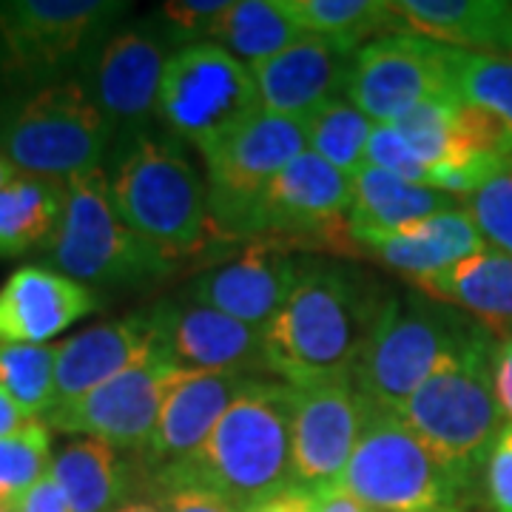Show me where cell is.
<instances>
[{
	"instance_id": "obj_1",
	"label": "cell",
	"mask_w": 512,
	"mask_h": 512,
	"mask_svg": "<svg viewBox=\"0 0 512 512\" xmlns=\"http://www.w3.org/2000/svg\"><path fill=\"white\" fill-rule=\"evenodd\" d=\"M390 293L342 262L313 256L299 288L265 328V365L291 387L353 382Z\"/></svg>"
},
{
	"instance_id": "obj_2",
	"label": "cell",
	"mask_w": 512,
	"mask_h": 512,
	"mask_svg": "<svg viewBox=\"0 0 512 512\" xmlns=\"http://www.w3.org/2000/svg\"><path fill=\"white\" fill-rule=\"evenodd\" d=\"M293 416L296 387L248 382L202 447L157 470L160 490L200 487L242 512L293 490Z\"/></svg>"
},
{
	"instance_id": "obj_3",
	"label": "cell",
	"mask_w": 512,
	"mask_h": 512,
	"mask_svg": "<svg viewBox=\"0 0 512 512\" xmlns=\"http://www.w3.org/2000/svg\"><path fill=\"white\" fill-rule=\"evenodd\" d=\"M109 185L120 220L168 262L177 265L222 242L211 220L208 185L177 143L140 134L128 143Z\"/></svg>"
},
{
	"instance_id": "obj_4",
	"label": "cell",
	"mask_w": 512,
	"mask_h": 512,
	"mask_svg": "<svg viewBox=\"0 0 512 512\" xmlns=\"http://www.w3.org/2000/svg\"><path fill=\"white\" fill-rule=\"evenodd\" d=\"M495 353V336L481 328L399 410L404 424L464 481H473L487 464L504 427L495 396Z\"/></svg>"
},
{
	"instance_id": "obj_5",
	"label": "cell",
	"mask_w": 512,
	"mask_h": 512,
	"mask_svg": "<svg viewBox=\"0 0 512 512\" xmlns=\"http://www.w3.org/2000/svg\"><path fill=\"white\" fill-rule=\"evenodd\" d=\"M473 316L424 293H390L353 384L373 410L399 413L407 399L478 330Z\"/></svg>"
},
{
	"instance_id": "obj_6",
	"label": "cell",
	"mask_w": 512,
	"mask_h": 512,
	"mask_svg": "<svg viewBox=\"0 0 512 512\" xmlns=\"http://www.w3.org/2000/svg\"><path fill=\"white\" fill-rule=\"evenodd\" d=\"M46 248L52 271L86 288L137 291L174 271V262L120 220L103 168L66 180V211Z\"/></svg>"
},
{
	"instance_id": "obj_7",
	"label": "cell",
	"mask_w": 512,
	"mask_h": 512,
	"mask_svg": "<svg viewBox=\"0 0 512 512\" xmlns=\"http://www.w3.org/2000/svg\"><path fill=\"white\" fill-rule=\"evenodd\" d=\"M111 137L109 120L77 80L0 100V154L18 174L72 180L100 168Z\"/></svg>"
},
{
	"instance_id": "obj_8",
	"label": "cell",
	"mask_w": 512,
	"mask_h": 512,
	"mask_svg": "<svg viewBox=\"0 0 512 512\" xmlns=\"http://www.w3.org/2000/svg\"><path fill=\"white\" fill-rule=\"evenodd\" d=\"M367 512H461L470 481L450 470L399 413L373 410L339 484Z\"/></svg>"
},
{
	"instance_id": "obj_9",
	"label": "cell",
	"mask_w": 512,
	"mask_h": 512,
	"mask_svg": "<svg viewBox=\"0 0 512 512\" xmlns=\"http://www.w3.org/2000/svg\"><path fill=\"white\" fill-rule=\"evenodd\" d=\"M262 111L251 66L211 40L191 43L168 57L157 100V120L202 157L237 134Z\"/></svg>"
},
{
	"instance_id": "obj_10",
	"label": "cell",
	"mask_w": 512,
	"mask_h": 512,
	"mask_svg": "<svg viewBox=\"0 0 512 512\" xmlns=\"http://www.w3.org/2000/svg\"><path fill=\"white\" fill-rule=\"evenodd\" d=\"M126 9L114 0L0 3V86L35 92L60 83Z\"/></svg>"
},
{
	"instance_id": "obj_11",
	"label": "cell",
	"mask_w": 512,
	"mask_h": 512,
	"mask_svg": "<svg viewBox=\"0 0 512 512\" xmlns=\"http://www.w3.org/2000/svg\"><path fill=\"white\" fill-rule=\"evenodd\" d=\"M302 151H308L302 123L262 109L205 157L208 205L222 242L259 239L262 200Z\"/></svg>"
},
{
	"instance_id": "obj_12",
	"label": "cell",
	"mask_w": 512,
	"mask_h": 512,
	"mask_svg": "<svg viewBox=\"0 0 512 512\" xmlns=\"http://www.w3.org/2000/svg\"><path fill=\"white\" fill-rule=\"evenodd\" d=\"M353 177L313 151H302L276 177L259 217V237H274L296 251L319 248L339 259H362L350 234Z\"/></svg>"
},
{
	"instance_id": "obj_13",
	"label": "cell",
	"mask_w": 512,
	"mask_h": 512,
	"mask_svg": "<svg viewBox=\"0 0 512 512\" xmlns=\"http://www.w3.org/2000/svg\"><path fill=\"white\" fill-rule=\"evenodd\" d=\"M348 100L376 126H393L427 100H456L447 77V46L419 35L367 40L353 55Z\"/></svg>"
},
{
	"instance_id": "obj_14",
	"label": "cell",
	"mask_w": 512,
	"mask_h": 512,
	"mask_svg": "<svg viewBox=\"0 0 512 512\" xmlns=\"http://www.w3.org/2000/svg\"><path fill=\"white\" fill-rule=\"evenodd\" d=\"M177 373L180 370L165 359L163 350H157L120 376L94 387L92 393L55 407L43 421L60 433L103 439L117 450L146 453Z\"/></svg>"
},
{
	"instance_id": "obj_15",
	"label": "cell",
	"mask_w": 512,
	"mask_h": 512,
	"mask_svg": "<svg viewBox=\"0 0 512 512\" xmlns=\"http://www.w3.org/2000/svg\"><path fill=\"white\" fill-rule=\"evenodd\" d=\"M311 262L313 256L282 239H251L237 256L194 276L185 299L265 330L299 288Z\"/></svg>"
},
{
	"instance_id": "obj_16",
	"label": "cell",
	"mask_w": 512,
	"mask_h": 512,
	"mask_svg": "<svg viewBox=\"0 0 512 512\" xmlns=\"http://www.w3.org/2000/svg\"><path fill=\"white\" fill-rule=\"evenodd\" d=\"M370 416L373 404L353 382L296 387L293 490L311 498L336 490Z\"/></svg>"
},
{
	"instance_id": "obj_17",
	"label": "cell",
	"mask_w": 512,
	"mask_h": 512,
	"mask_svg": "<svg viewBox=\"0 0 512 512\" xmlns=\"http://www.w3.org/2000/svg\"><path fill=\"white\" fill-rule=\"evenodd\" d=\"M154 316L157 342L165 359L177 370L211 373H268L265 330L251 328L228 313L194 302H157L148 308Z\"/></svg>"
},
{
	"instance_id": "obj_18",
	"label": "cell",
	"mask_w": 512,
	"mask_h": 512,
	"mask_svg": "<svg viewBox=\"0 0 512 512\" xmlns=\"http://www.w3.org/2000/svg\"><path fill=\"white\" fill-rule=\"evenodd\" d=\"M165 63L160 37L146 29H123L103 43L94 63L92 97L114 134L120 131L134 143L140 128L157 117Z\"/></svg>"
},
{
	"instance_id": "obj_19",
	"label": "cell",
	"mask_w": 512,
	"mask_h": 512,
	"mask_svg": "<svg viewBox=\"0 0 512 512\" xmlns=\"http://www.w3.org/2000/svg\"><path fill=\"white\" fill-rule=\"evenodd\" d=\"M356 52L359 49L325 37L305 35L285 52L254 63L251 74L259 89L262 109L302 123L319 106L336 97H348Z\"/></svg>"
},
{
	"instance_id": "obj_20",
	"label": "cell",
	"mask_w": 512,
	"mask_h": 512,
	"mask_svg": "<svg viewBox=\"0 0 512 512\" xmlns=\"http://www.w3.org/2000/svg\"><path fill=\"white\" fill-rule=\"evenodd\" d=\"M92 288L43 265H23L0 288V345H46L92 316Z\"/></svg>"
},
{
	"instance_id": "obj_21",
	"label": "cell",
	"mask_w": 512,
	"mask_h": 512,
	"mask_svg": "<svg viewBox=\"0 0 512 512\" xmlns=\"http://www.w3.org/2000/svg\"><path fill=\"white\" fill-rule=\"evenodd\" d=\"M160 350L151 311L100 322L57 345V404H69Z\"/></svg>"
},
{
	"instance_id": "obj_22",
	"label": "cell",
	"mask_w": 512,
	"mask_h": 512,
	"mask_svg": "<svg viewBox=\"0 0 512 512\" xmlns=\"http://www.w3.org/2000/svg\"><path fill=\"white\" fill-rule=\"evenodd\" d=\"M259 376L251 373H211V370H180L165 396L163 413L146 456L154 464H171L191 456L214 433L225 410L234 404L242 387Z\"/></svg>"
},
{
	"instance_id": "obj_23",
	"label": "cell",
	"mask_w": 512,
	"mask_h": 512,
	"mask_svg": "<svg viewBox=\"0 0 512 512\" xmlns=\"http://www.w3.org/2000/svg\"><path fill=\"white\" fill-rule=\"evenodd\" d=\"M356 245L362 251V259L376 256L382 265L402 274L407 282L441 274L487 248L467 208L444 211L430 220L413 222L402 231L365 237Z\"/></svg>"
},
{
	"instance_id": "obj_24",
	"label": "cell",
	"mask_w": 512,
	"mask_h": 512,
	"mask_svg": "<svg viewBox=\"0 0 512 512\" xmlns=\"http://www.w3.org/2000/svg\"><path fill=\"white\" fill-rule=\"evenodd\" d=\"M393 18L399 35L512 55V0H393Z\"/></svg>"
},
{
	"instance_id": "obj_25",
	"label": "cell",
	"mask_w": 512,
	"mask_h": 512,
	"mask_svg": "<svg viewBox=\"0 0 512 512\" xmlns=\"http://www.w3.org/2000/svg\"><path fill=\"white\" fill-rule=\"evenodd\" d=\"M413 291L473 316L490 333L512 330V256L484 248L441 274L410 282Z\"/></svg>"
},
{
	"instance_id": "obj_26",
	"label": "cell",
	"mask_w": 512,
	"mask_h": 512,
	"mask_svg": "<svg viewBox=\"0 0 512 512\" xmlns=\"http://www.w3.org/2000/svg\"><path fill=\"white\" fill-rule=\"evenodd\" d=\"M464 208L461 200L427 188V185L407 183L396 174L382 168H362L353 177V211H350V234L353 242L376 234L402 231L407 225L430 220L436 214Z\"/></svg>"
},
{
	"instance_id": "obj_27",
	"label": "cell",
	"mask_w": 512,
	"mask_h": 512,
	"mask_svg": "<svg viewBox=\"0 0 512 512\" xmlns=\"http://www.w3.org/2000/svg\"><path fill=\"white\" fill-rule=\"evenodd\" d=\"M66 211V180L15 174L0 188V259L49 245Z\"/></svg>"
},
{
	"instance_id": "obj_28",
	"label": "cell",
	"mask_w": 512,
	"mask_h": 512,
	"mask_svg": "<svg viewBox=\"0 0 512 512\" xmlns=\"http://www.w3.org/2000/svg\"><path fill=\"white\" fill-rule=\"evenodd\" d=\"M49 476L63 490L72 512H111L128 490V467L120 450L103 439H74L52 456Z\"/></svg>"
},
{
	"instance_id": "obj_29",
	"label": "cell",
	"mask_w": 512,
	"mask_h": 512,
	"mask_svg": "<svg viewBox=\"0 0 512 512\" xmlns=\"http://www.w3.org/2000/svg\"><path fill=\"white\" fill-rule=\"evenodd\" d=\"M299 37L305 35L288 15L285 0H231L211 32V43L254 66L285 52Z\"/></svg>"
},
{
	"instance_id": "obj_30",
	"label": "cell",
	"mask_w": 512,
	"mask_h": 512,
	"mask_svg": "<svg viewBox=\"0 0 512 512\" xmlns=\"http://www.w3.org/2000/svg\"><path fill=\"white\" fill-rule=\"evenodd\" d=\"M285 9L302 35L325 37L350 49H362L376 32L399 35L393 0H285Z\"/></svg>"
},
{
	"instance_id": "obj_31",
	"label": "cell",
	"mask_w": 512,
	"mask_h": 512,
	"mask_svg": "<svg viewBox=\"0 0 512 512\" xmlns=\"http://www.w3.org/2000/svg\"><path fill=\"white\" fill-rule=\"evenodd\" d=\"M308 151L328 160L342 174L356 177L367 168V143L376 123L350 103L348 97H336L302 120Z\"/></svg>"
},
{
	"instance_id": "obj_32",
	"label": "cell",
	"mask_w": 512,
	"mask_h": 512,
	"mask_svg": "<svg viewBox=\"0 0 512 512\" xmlns=\"http://www.w3.org/2000/svg\"><path fill=\"white\" fill-rule=\"evenodd\" d=\"M447 77L461 106L493 114L512 134V55L447 46Z\"/></svg>"
},
{
	"instance_id": "obj_33",
	"label": "cell",
	"mask_w": 512,
	"mask_h": 512,
	"mask_svg": "<svg viewBox=\"0 0 512 512\" xmlns=\"http://www.w3.org/2000/svg\"><path fill=\"white\" fill-rule=\"evenodd\" d=\"M57 345H0V387L32 416L57 404Z\"/></svg>"
},
{
	"instance_id": "obj_34",
	"label": "cell",
	"mask_w": 512,
	"mask_h": 512,
	"mask_svg": "<svg viewBox=\"0 0 512 512\" xmlns=\"http://www.w3.org/2000/svg\"><path fill=\"white\" fill-rule=\"evenodd\" d=\"M52 436L43 419L29 424L18 436L0 439V504H15L29 487L49 476Z\"/></svg>"
},
{
	"instance_id": "obj_35",
	"label": "cell",
	"mask_w": 512,
	"mask_h": 512,
	"mask_svg": "<svg viewBox=\"0 0 512 512\" xmlns=\"http://www.w3.org/2000/svg\"><path fill=\"white\" fill-rule=\"evenodd\" d=\"M456 100H427L402 114L393 128L402 134L410 154L424 168H436L453 157L456 148Z\"/></svg>"
},
{
	"instance_id": "obj_36",
	"label": "cell",
	"mask_w": 512,
	"mask_h": 512,
	"mask_svg": "<svg viewBox=\"0 0 512 512\" xmlns=\"http://www.w3.org/2000/svg\"><path fill=\"white\" fill-rule=\"evenodd\" d=\"M484 242L512 256V163L464 200Z\"/></svg>"
},
{
	"instance_id": "obj_37",
	"label": "cell",
	"mask_w": 512,
	"mask_h": 512,
	"mask_svg": "<svg viewBox=\"0 0 512 512\" xmlns=\"http://www.w3.org/2000/svg\"><path fill=\"white\" fill-rule=\"evenodd\" d=\"M367 165L370 168H382L387 174H396L407 183L427 185L430 188V168L410 154V148L402 140V134L393 126H376L367 143Z\"/></svg>"
},
{
	"instance_id": "obj_38",
	"label": "cell",
	"mask_w": 512,
	"mask_h": 512,
	"mask_svg": "<svg viewBox=\"0 0 512 512\" xmlns=\"http://www.w3.org/2000/svg\"><path fill=\"white\" fill-rule=\"evenodd\" d=\"M484 487L493 512H512V424L495 436L484 464Z\"/></svg>"
},
{
	"instance_id": "obj_39",
	"label": "cell",
	"mask_w": 512,
	"mask_h": 512,
	"mask_svg": "<svg viewBox=\"0 0 512 512\" xmlns=\"http://www.w3.org/2000/svg\"><path fill=\"white\" fill-rule=\"evenodd\" d=\"M231 0H174L165 3L163 18L183 37H208Z\"/></svg>"
},
{
	"instance_id": "obj_40",
	"label": "cell",
	"mask_w": 512,
	"mask_h": 512,
	"mask_svg": "<svg viewBox=\"0 0 512 512\" xmlns=\"http://www.w3.org/2000/svg\"><path fill=\"white\" fill-rule=\"evenodd\" d=\"M163 512H242L228 498L200 487H168L163 490Z\"/></svg>"
},
{
	"instance_id": "obj_41",
	"label": "cell",
	"mask_w": 512,
	"mask_h": 512,
	"mask_svg": "<svg viewBox=\"0 0 512 512\" xmlns=\"http://www.w3.org/2000/svg\"><path fill=\"white\" fill-rule=\"evenodd\" d=\"M15 512H72V507L55 484V478L43 476L15 501Z\"/></svg>"
},
{
	"instance_id": "obj_42",
	"label": "cell",
	"mask_w": 512,
	"mask_h": 512,
	"mask_svg": "<svg viewBox=\"0 0 512 512\" xmlns=\"http://www.w3.org/2000/svg\"><path fill=\"white\" fill-rule=\"evenodd\" d=\"M495 396L507 424H512V336L498 342L495 353Z\"/></svg>"
},
{
	"instance_id": "obj_43",
	"label": "cell",
	"mask_w": 512,
	"mask_h": 512,
	"mask_svg": "<svg viewBox=\"0 0 512 512\" xmlns=\"http://www.w3.org/2000/svg\"><path fill=\"white\" fill-rule=\"evenodd\" d=\"M37 419H32L23 407H20L3 387H0V439H9V436H18L23 433L29 424H35Z\"/></svg>"
},
{
	"instance_id": "obj_44",
	"label": "cell",
	"mask_w": 512,
	"mask_h": 512,
	"mask_svg": "<svg viewBox=\"0 0 512 512\" xmlns=\"http://www.w3.org/2000/svg\"><path fill=\"white\" fill-rule=\"evenodd\" d=\"M245 512H313V498L299 490H285Z\"/></svg>"
},
{
	"instance_id": "obj_45",
	"label": "cell",
	"mask_w": 512,
	"mask_h": 512,
	"mask_svg": "<svg viewBox=\"0 0 512 512\" xmlns=\"http://www.w3.org/2000/svg\"><path fill=\"white\" fill-rule=\"evenodd\" d=\"M313 512H367L365 504H359L350 493H345L342 487L322 493L313 498Z\"/></svg>"
},
{
	"instance_id": "obj_46",
	"label": "cell",
	"mask_w": 512,
	"mask_h": 512,
	"mask_svg": "<svg viewBox=\"0 0 512 512\" xmlns=\"http://www.w3.org/2000/svg\"><path fill=\"white\" fill-rule=\"evenodd\" d=\"M15 174H18V171H15V168L9 165V160H6V157L0 154V188L9 183V180H12Z\"/></svg>"
},
{
	"instance_id": "obj_47",
	"label": "cell",
	"mask_w": 512,
	"mask_h": 512,
	"mask_svg": "<svg viewBox=\"0 0 512 512\" xmlns=\"http://www.w3.org/2000/svg\"><path fill=\"white\" fill-rule=\"evenodd\" d=\"M117 512H163L160 507H154V504H143V501H134V504H126V507H120Z\"/></svg>"
},
{
	"instance_id": "obj_48",
	"label": "cell",
	"mask_w": 512,
	"mask_h": 512,
	"mask_svg": "<svg viewBox=\"0 0 512 512\" xmlns=\"http://www.w3.org/2000/svg\"><path fill=\"white\" fill-rule=\"evenodd\" d=\"M0 512H15V504H0Z\"/></svg>"
}]
</instances>
